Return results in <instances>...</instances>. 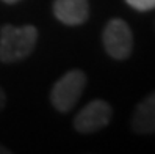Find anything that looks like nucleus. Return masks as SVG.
<instances>
[{
	"label": "nucleus",
	"instance_id": "7ed1b4c3",
	"mask_svg": "<svg viewBox=\"0 0 155 154\" xmlns=\"http://www.w3.org/2000/svg\"><path fill=\"white\" fill-rule=\"evenodd\" d=\"M102 41L107 53L114 60H125L133 49V35L130 27L122 19H111L105 25Z\"/></svg>",
	"mask_w": 155,
	"mask_h": 154
},
{
	"label": "nucleus",
	"instance_id": "f03ea898",
	"mask_svg": "<svg viewBox=\"0 0 155 154\" xmlns=\"http://www.w3.org/2000/svg\"><path fill=\"white\" fill-rule=\"evenodd\" d=\"M86 87V76L80 69H72L58 79L50 91V102L58 112H69L75 107Z\"/></svg>",
	"mask_w": 155,
	"mask_h": 154
},
{
	"label": "nucleus",
	"instance_id": "1a4fd4ad",
	"mask_svg": "<svg viewBox=\"0 0 155 154\" xmlns=\"http://www.w3.org/2000/svg\"><path fill=\"white\" fill-rule=\"evenodd\" d=\"M8 152H11V151L6 149L5 146H2V145H0V154H8Z\"/></svg>",
	"mask_w": 155,
	"mask_h": 154
},
{
	"label": "nucleus",
	"instance_id": "6e6552de",
	"mask_svg": "<svg viewBox=\"0 0 155 154\" xmlns=\"http://www.w3.org/2000/svg\"><path fill=\"white\" fill-rule=\"evenodd\" d=\"M5 104H6V96H5V91H3L2 88H0V112L3 110Z\"/></svg>",
	"mask_w": 155,
	"mask_h": 154
},
{
	"label": "nucleus",
	"instance_id": "20e7f679",
	"mask_svg": "<svg viewBox=\"0 0 155 154\" xmlns=\"http://www.w3.org/2000/svg\"><path fill=\"white\" fill-rule=\"evenodd\" d=\"M111 116H113L111 105L102 101V99H96V101H91L89 104H86L77 113L74 120V128L80 134L97 132L110 124Z\"/></svg>",
	"mask_w": 155,
	"mask_h": 154
},
{
	"label": "nucleus",
	"instance_id": "0eeeda50",
	"mask_svg": "<svg viewBox=\"0 0 155 154\" xmlns=\"http://www.w3.org/2000/svg\"><path fill=\"white\" fill-rule=\"evenodd\" d=\"M136 11H149L155 8V0H125Z\"/></svg>",
	"mask_w": 155,
	"mask_h": 154
},
{
	"label": "nucleus",
	"instance_id": "423d86ee",
	"mask_svg": "<svg viewBox=\"0 0 155 154\" xmlns=\"http://www.w3.org/2000/svg\"><path fill=\"white\" fill-rule=\"evenodd\" d=\"M132 129L135 134H155V91L147 94L135 107L132 115Z\"/></svg>",
	"mask_w": 155,
	"mask_h": 154
},
{
	"label": "nucleus",
	"instance_id": "f257e3e1",
	"mask_svg": "<svg viewBox=\"0 0 155 154\" xmlns=\"http://www.w3.org/2000/svg\"><path fill=\"white\" fill-rule=\"evenodd\" d=\"M38 41V30L33 25H5L0 30V61L14 63L27 58Z\"/></svg>",
	"mask_w": 155,
	"mask_h": 154
},
{
	"label": "nucleus",
	"instance_id": "39448f33",
	"mask_svg": "<svg viewBox=\"0 0 155 154\" xmlns=\"http://www.w3.org/2000/svg\"><path fill=\"white\" fill-rule=\"evenodd\" d=\"M53 14L66 25H81L89 16L88 0H55Z\"/></svg>",
	"mask_w": 155,
	"mask_h": 154
},
{
	"label": "nucleus",
	"instance_id": "9d476101",
	"mask_svg": "<svg viewBox=\"0 0 155 154\" xmlns=\"http://www.w3.org/2000/svg\"><path fill=\"white\" fill-rule=\"evenodd\" d=\"M2 2H5V3H16V2H19V0H2Z\"/></svg>",
	"mask_w": 155,
	"mask_h": 154
}]
</instances>
